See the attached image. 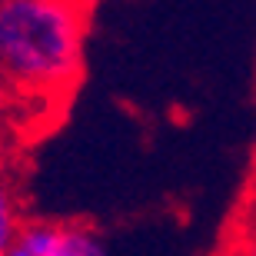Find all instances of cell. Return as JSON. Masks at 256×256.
Wrapping results in <instances>:
<instances>
[{
    "instance_id": "6da1fadb",
    "label": "cell",
    "mask_w": 256,
    "mask_h": 256,
    "mask_svg": "<svg viewBox=\"0 0 256 256\" xmlns=\"http://www.w3.org/2000/svg\"><path fill=\"white\" fill-rule=\"evenodd\" d=\"M90 0H4L0 84L34 96L70 94L84 74Z\"/></svg>"
},
{
    "instance_id": "7a4b0ae2",
    "label": "cell",
    "mask_w": 256,
    "mask_h": 256,
    "mask_svg": "<svg viewBox=\"0 0 256 256\" xmlns=\"http://www.w3.org/2000/svg\"><path fill=\"white\" fill-rule=\"evenodd\" d=\"M54 256H110L104 236L94 226L84 223H60L57 233V253Z\"/></svg>"
},
{
    "instance_id": "3957f363",
    "label": "cell",
    "mask_w": 256,
    "mask_h": 256,
    "mask_svg": "<svg viewBox=\"0 0 256 256\" xmlns=\"http://www.w3.org/2000/svg\"><path fill=\"white\" fill-rule=\"evenodd\" d=\"M24 223L27 220L20 213V200L14 193V186L7 180H0V256H10V246H14Z\"/></svg>"
},
{
    "instance_id": "277c9868",
    "label": "cell",
    "mask_w": 256,
    "mask_h": 256,
    "mask_svg": "<svg viewBox=\"0 0 256 256\" xmlns=\"http://www.w3.org/2000/svg\"><path fill=\"white\" fill-rule=\"evenodd\" d=\"M220 256H256V230H250V233L236 236V240H233V246L223 250Z\"/></svg>"
},
{
    "instance_id": "5b68a950",
    "label": "cell",
    "mask_w": 256,
    "mask_h": 256,
    "mask_svg": "<svg viewBox=\"0 0 256 256\" xmlns=\"http://www.w3.org/2000/svg\"><path fill=\"white\" fill-rule=\"evenodd\" d=\"M0 4H4V0H0Z\"/></svg>"
},
{
    "instance_id": "8992f818",
    "label": "cell",
    "mask_w": 256,
    "mask_h": 256,
    "mask_svg": "<svg viewBox=\"0 0 256 256\" xmlns=\"http://www.w3.org/2000/svg\"><path fill=\"white\" fill-rule=\"evenodd\" d=\"M0 86H4V84H0Z\"/></svg>"
}]
</instances>
